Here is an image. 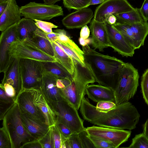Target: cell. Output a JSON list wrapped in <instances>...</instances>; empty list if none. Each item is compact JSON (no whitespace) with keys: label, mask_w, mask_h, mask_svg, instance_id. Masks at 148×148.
I'll return each mask as SVG.
<instances>
[{"label":"cell","mask_w":148,"mask_h":148,"mask_svg":"<svg viewBox=\"0 0 148 148\" xmlns=\"http://www.w3.org/2000/svg\"><path fill=\"white\" fill-rule=\"evenodd\" d=\"M8 3H0V15L5 10Z\"/></svg>","instance_id":"cell-53"},{"label":"cell","mask_w":148,"mask_h":148,"mask_svg":"<svg viewBox=\"0 0 148 148\" xmlns=\"http://www.w3.org/2000/svg\"><path fill=\"white\" fill-rule=\"evenodd\" d=\"M15 101L14 99L6 94L2 87L0 86V102L12 104Z\"/></svg>","instance_id":"cell-43"},{"label":"cell","mask_w":148,"mask_h":148,"mask_svg":"<svg viewBox=\"0 0 148 148\" xmlns=\"http://www.w3.org/2000/svg\"><path fill=\"white\" fill-rule=\"evenodd\" d=\"M90 0H63L64 6L68 10H76L89 6Z\"/></svg>","instance_id":"cell-30"},{"label":"cell","mask_w":148,"mask_h":148,"mask_svg":"<svg viewBox=\"0 0 148 148\" xmlns=\"http://www.w3.org/2000/svg\"><path fill=\"white\" fill-rule=\"evenodd\" d=\"M16 101L21 112L46 123L44 116L34 104L32 88L23 89L17 96Z\"/></svg>","instance_id":"cell-17"},{"label":"cell","mask_w":148,"mask_h":148,"mask_svg":"<svg viewBox=\"0 0 148 148\" xmlns=\"http://www.w3.org/2000/svg\"><path fill=\"white\" fill-rule=\"evenodd\" d=\"M80 112L83 119L95 125L131 130L136 127L140 115L136 107L128 101L116 105L107 113L99 112L85 97L83 98Z\"/></svg>","instance_id":"cell-1"},{"label":"cell","mask_w":148,"mask_h":148,"mask_svg":"<svg viewBox=\"0 0 148 148\" xmlns=\"http://www.w3.org/2000/svg\"><path fill=\"white\" fill-rule=\"evenodd\" d=\"M0 86L4 89L5 92L8 96L16 101L17 97L16 92L15 88L12 85L7 83H5L3 85L1 84Z\"/></svg>","instance_id":"cell-42"},{"label":"cell","mask_w":148,"mask_h":148,"mask_svg":"<svg viewBox=\"0 0 148 148\" xmlns=\"http://www.w3.org/2000/svg\"><path fill=\"white\" fill-rule=\"evenodd\" d=\"M88 136L96 148H115L114 145L111 142L88 134Z\"/></svg>","instance_id":"cell-33"},{"label":"cell","mask_w":148,"mask_h":148,"mask_svg":"<svg viewBox=\"0 0 148 148\" xmlns=\"http://www.w3.org/2000/svg\"><path fill=\"white\" fill-rule=\"evenodd\" d=\"M84 62L90 69L99 84L114 91L119 72L125 62L108 55H105L91 48L88 45L82 46Z\"/></svg>","instance_id":"cell-2"},{"label":"cell","mask_w":148,"mask_h":148,"mask_svg":"<svg viewBox=\"0 0 148 148\" xmlns=\"http://www.w3.org/2000/svg\"><path fill=\"white\" fill-rule=\"evenodd\" d=\"M116 17V22L131 24L145 21L139 8H135L132 11L114 14Z\"/></svg>","instance_id":"cell-28"},{"label":"cell","mask_w":148,"mask_h":148,"mask_svg":"<svg viewBox=\"0 0 148 148\" xmlns=\"http://www.w3.org/2000/svg\"><path fill=\"white\" fill-rule=\"evenodd\" d=\"M51 42L53 48L54 57L56 61L61 64L71 75H73L74 71L73 58L67 54L55 42Z\"/></svg>","instance_id":"cell-27"},{"label":"cell","mask_w":148,"mask_h":148,"mask_svg":"<svg viewBox=\"0 0 148 148\" xmlns=\"http://www.w3.org/2000/svg\"><path fill=\"white\" fill-rule=\"evenodd\" d=\"M125 37L135 50L144 45L148 35L147 21L131 24L116 22L112 25Z\"/></svg>","instance_id":"cell-8"},{"label":"cell","mask_w":148,"mask_h":148,"mask_svg":"<svg viewBox=\"0 0 148 148\" xmlns=\"http://www.w3.org/2000/svg\"><path fill=\"white\" fill-rule=\"evenodd\" d=\"M47 38L51 41H55L57 39L58 34L57 33L53 32L50 33H46Z\"/></svg>","instance_id":"cell-48"},{"label":"cell","mask_w":148,"mask_h":148,"mask_svg":"<svg viewBox=\"0 0 148 148\" xmlns=\"http://www.w3.org/2000/svg\"><path fill=\"white\" fill-rule=\"evenodd\" d=\"M74 71L73 79L61 78L64 86L61 89L63 99L69 102L77 110L79 109L82 99L86 95V86L95 82L88 66H83L73 58Z\"/></svg>","instance_id":"cell-3"},{"label":"cell","mask_w":148,"mask_h":148,"mask_svg":"<svg viewBox=\"0 0 148 148\" xmlns=\"http://www.w3.org/2000/svg\"><path fill=\"white\" fill-rule=\"evenodd\" d=\"M2 120L3 126L10 139L11 148H21L24 144L36 140L28 132L23 125L16 101L8 110Z\"/></svg>","instance_id":"cell-4"},{"label":"cell","mask_w":148,"mask_h":148,"mask_svg":"<svg viewBox=\"0 0 148 148\" xmlns=\"http://www.w3.org/2000/svg\"><path fill=\"white\" fill-rule=\"evenodd\" d=\"M54 142V148H61L62 137L56 124L53 126Z\"/></svg>","instance_id":"cell-39"},{"label":"cell","mask_w":148,"mask_h":148,"mask_svg":"<svg viewBox=\"0 0 148 148\" xmlns=\"http://www.w3.org/2000/svg\"><path fill=\"white\" fill-rule=\"evenodd\" d=\"M44 3L48 5H54V4L61 0H43Z\"/></svg>","instance_id":"cell-52"},{"label":"cell","mask_w":148,"mask_h":148,"mask_svg":"<svg viewBox=\"0 0 148 148\" xmlns=\"http://www.w3.org/2000/svg\"><path fill=\"white\" fill-rule=\"evenodd\" d=\"M53 109L57 116L56 123L65 125L73 133H79L85 129L78 110L65 99L58 101Z\"/></svg>","instance_id":"cell-6"},{"label":"cell","mask_w":148,"mask_h":148,"mask_svg":"<svg viewBox=\"0 0 148 148\" xmlns=\"http://www.w3.org/2000/svg\"><path fill=\"white\" fill-rule=\"evenodd\" d=\"M56 124L61 133L62 139L68 138L73 133L64 124L59 123H56Z\"/></svg>","instance_id":"cell-41"},{"label":"cell","mask_w":148,"mask_h":148,"mask_svg":"<svg viewBox=\"0 0 148 148\" xmlns=\"http://www.w3.org/2000/svg\"><path fill=\"white\" fill-rule=\"evenodd\" d=\"M3 73V78L1 84L3 85L7 83L12 85L16 91L17 97L23 89L20 59L11 57Z\"/></svg>","instance_id":"cell-16"},{"label":"cell","mask_w":148,"mask_h":148,"mask_svg":"<svg viewBox=\"0 0 148 148\" xmlns=\"http://www.w3.org/2000/svg\"><path fill=\"white\" fill-rule=\"evenodd\" d=\"M108 33L110 47L123 57H132L135 49L123 36L112 25L104 22Z\"/></svg>","instance_id":"cell-15"},{"label":"cell","mask_w":148,"mask_h":148,"mask_svg":"<svg viewBox=\"0 0 148 148\" xmlns=\"http://www.w3.org/2000/svg\"><path fill=\"white\" fill-rule=\"evenodd\" d=\"M34 21L37 27L46 33H50L53 32L52 28H56L58 27L50 22L37 20H35Z\"/></svg>","instance_id":"cell-37"},{"label":"cell","mask_w":148,"mask_h":148,"mask_svg":"<svg viewBox=\"0 0 148 148\" xmlns=\"http://www.w3.org/2000/svg\"><path fill=\"white\" fill-rule=\"evenodd\" d=\"M21 148H42V147L39 140H36L24 144Z\"/></svg>","instance_id":"cell-45"},{"label":"cell","mask_w":148,"mask_h":148,"mask_svg":"<svg viewBox=\"0 0 148 148\" xmlns=\"http://www.w3.org/2000/svg\"><path fill=\"white\" fill-rule=\"evenodd\" d=\"M20 11L24 18L34 20H49L63 15L61 6L57 5H48L45 3L30 2L21 6Z\"/></svg>","instance_id":"cell-7"},{"label":"cell","mask_w":148,"mask_h":148,"mask_svg":"<svg viewBox=\"0 0 148 148\" xmlns=\"http://www.w3.org/2000/svg\"><path fill=\"white\" fill-rule=\"evenodd\" d=\"M20 112L21 119L23 125L28 132L36 140H38L47 132L49 127L46 123L33 118L25 112Z\"/></svg>","instance_id":"cell-22"},{"label":"cell","mask_w":148,"mask_h":148,"mask_svg":"<svg viewBox=\"0 0 148 148\" xmlns=\"http://www.w3.org/2000/svg\"><path fill=\"white\" fill-rule=\"evenodd\" d=\"M68 139L71 148H82L78 133H73Z\"/></svg>","instance_id":"cell-40"},{"label":"cell","mask_w":148,"mask_h":148,"mask_svg":"<svg viewBox=\"0 0 148 148\" xmlns=\"http://www.w3.org/2000/svg\"><path fill=\"white\" fill-rule=\"evenodd\" d=\"M54 57L53 48L51 42L46 36V33L38 28L30 38L22 41Z\"/></svg>","instance_id":"cell-25"},{"label":"cell","mask_w":148,"mask_h":148,"mask_svg":"<svg viewBox=\"0 0 148 148\" xmlns=\"http://www.w3.org/2000/svg\"><path fill=\"white\" fill-rule=\"evenodd\" d=\"M105 0H90L89 4V6L90 5L101 4Z\"/></svg>","instance_id":"cell-51"},{"label":"cell","mask_w":148,"mask_h":148,"mask_svg":"<svg viewBox=\"0 0 148 148\" xmlns=\"http://www.w3.org/2000/svg\"><path fill=\"white\" fill-rule=\"evenodd\" d=\"M116 103L109 101H103L97 102L96 106V110L100 112L107 113L115 108Z\"/></svg>","instance_id":"cell-35"},{"label":"cell","mask_w":148,"mask_h":148,"mask_svg":"<svg viewBox=\"0 0 148 148\" xmlns=\"http://www.w3.org/2000/svg\"><path fill=\"white\" fill-rule=\"evenodd\" d=\"M140 12L145 20H148V0H144L141 7L139 8Z\"/></svg>","instance_id":"cell-44"},{"label":"cell","mask_w":148,"mask_h":148,"mask_svg":"<svg viewBox=\"0 0 148 148\" xmlns=\"http://www.w3.org/2000/svg\"><path fill=\"white\" fill-rule=\"evenodd\" d=\"M42 148H54L53 126L49 127L46 134L38 140Z\"/></svg>","instance_id":"cell-31"},{"label":"cell","mask_w":148,"mask_h":148,"mask_svg":"<svg viewBox=\"0 0 148 148\" xmlns=\"http://www.w3.org/2000/svg\"><path fill=\"white\" fill-rule=\"evenodd\" d=\"M128 148H148V139L143 132L136 135Z\"/></svg>","instance_id":"cell-32"},{"label":"cell","mask_w":148,"mask_h":148,"mask_svg":"<svg viewBox=\"0 0 148 148\" xmlns=\"http://www.w3.org/2000/svg\"><path fill=\"white\" fill-rule=\"evenodd\" d=\"M44 70L58 76L60 78L73 79V75L61 64L56 62H42Z\"/></svg>","instance_id":"cell-29"},{"label":"cell","mask_w":148,"mask_h":148,"mask_svg":"<svg viewBox=\"0 0 148 148\" xmlns=\"http://www.w3.org/2000/svg\"><path fill=\"white\" fill-rule=\"evenodd\" d=\"M141 80V87L143 97L148 106V68L143 74Z\"/></svg>","instance_id":"cell-34"},{"label":"cell","mask_w":148,"mask_h":148,"mask_svg":"<svg viewBox=\"0 0 148 148\" xmlns=\"http://www.w3.org/2000/svg\"><path fill=\"white\" fill-rule=\"evenodd\" d=\"M89 29L91 34V44L94 49L103 51L105 48L110 47L104 22L97 21L93 18L90 22Z\"/></svg>","instance_id":"cell-19"},{"label":"cell","mask_w":148,"mask_h":148,"mask_svg":"<svg viewBox=\"0 0 148 148\" xmlns=\"http://www.w3.org/2000/svg\"><path fill=\"white\" fill-rule=\"evenodd\" d=\"M93 16L92 10L87 8L68 14L62 19V22L67 29L79 28L90 23Z\"/></svg>","instance_id":"cell-20"},{"label":"cell","mask_w":148,"mask_h":148,"mask_svg":"<svg viewBox=\"0 0 148 148\" xmlns=\"http://www.w3.org/2000/svg\"><path fill=\"white\" fill-rule=\"evenodd\" d=\"M135 8L127 0H105L96 9L93 19L104 22L110 14L132 11Z\"/></svg>","instance_id":"cell-12"},{"label":"cell","mask_w":148,"mask_h":148,"mask_svg":"<svg viewBox=\"0 0 148 148\" xmlns=\"http://www.w3.org/2000/svg\"><path fill=\"white\" fill-rule=\"evenodd\" d=\"M78 135L82 143V148H96L94 145L88 137V134L85 129L79 133Z\"/></svg>","instance_id":"cell-38"},{"label":"cell","mask_w":148,"mask_h":148,"mask_svg":"<svg viewBox=\"0 0 148 148\" xmlns=\"http://www.w3.org/2000/svg\"><path fill=\"white\" fill-rule=\"evenodd\" d=\"M18 23L2 32L0 38V72H4L9 62L10 47L14 42L18 40Z\"/></svg>","instance_id":"cell-14"},{"label":"cell","mask_w":148,"mask_h":148,"mask_svg":"<svg viewBox=\"0 0 148 148\" xmlns=\"http://www.w3.org/2000/svg\"><path fill=\"white\" fill-rule=\"evenodd\" d=\"M20 62L23 89H40L44 71L42 62L29 59H20Z\"/></svg>","instance_id":"cell-9"},{"label":"cell","mask_w":148,"mask_h":148,"mask_svg":"<svg viewBox=\"0 0 148 148\" xmlns=\"http://www.w3.org/2000/svg\"><path fill=\"white\" fill-rule=\"evenodd\" d=\"M116 18L114 14H110L108 18L107 21L111 25L115 24L116 22Z\"/></svg>","instance_id":"cell-49"},{"label":"cell","mask_w":148,"mask_h":148,"mask_svg":"<svg viewBox=\"0 0 148 148\" xmlns=\"http://www.w3.org/2000/svg\"><path fill=\"white\" fill-rule=\"evenodd\" d=\"M0 148H11L9 136L3 126L0 129Z\"/></svg>","instance_id":"cell-36"},{"label":"cell","mask_w":148,"mask_h":148,"mask_svg":"<svg viewBox=\"0 0 148 148\" xmlns=\"http://www.w3.org/2000/svg\"><path fill=\"white\" fill-rule=\"evenodd\" d=\"M79 44L82 46H85L87 45L90 43L91 44V38H88L86 39H84L82 38L79 37Z\"/></svg>","instance_id":"cell-47"},{"label":"cell","mask_w":148,"mask_h":148,"mask_svg":"<svg viewBox=\"0 0 148 148\" xmlns=\"http://www.w3.org/2000/svg\"><path fill=\"white\" fill-rule=\"evenodd\" d=\"M87 133L112 143L118 148L128 140L131 131L124 129L93 125L85 128Z\"/></svg>","instance_id":"cell-11"},{"label":"cell","mask_w":148,"mask_h":148,"mask_svg":"<svg viewBox=\"0 0 148 148\" xmlns=\"http://www.w3.org/2000/svg\"><path fill=\"white\" fill-rule=\"evenodd\" d=\"M9 0H0V3H8Z\"/></svg>","instance_id":"cell-54"},{"label":"cell","mask_w":148,"mask_h":148,"mask_svg":"<svg viewBox=\"0 0 148 148\" xmlns=\"http://www.w3.org/2000/svg\"><path fill=\"white\" fill-rule=\"evenodd\" d=\"M90 32V29L87 25L83 26L82 28L80 31V37L84 39L88 38L89 36Z\"/></svg>","instance_id":"cell-46"},{"label":"cell","mask_w":148,"mask_h":148,"mask_svg":"<svg viewBox=\"0 0 148 148\" xmlns=\"http://www.w3.org/2000/svg\"><path fill=\"white\" fill-rule=\"evenodd\" d=\"M20 8L16 0H9L3 12L0 15V30L2 32L21 19Z\"/></svg>","instance_id":"cell-23"},{"label":"cell","mask_w":148,"mask_h":148,"mask_svg":"<svg viewBox=\"0 0 148 148\" xmlns=\"http://www.w3.org/2000/svg\"><path fill=\"white\" fill-rule=\"evenodd\" d=\"M85 93L89 98L96 102L109 101L116 103L114 91L106 86L99 84L88 85Z\"/></svg>","instance_id":"cell-24"},{"label":"cell","mask_w":148,"mask_h":148,"mask_svg":"<svg viewBox=\"0 0 148 148\" xmlns=\"http://www.w3.org/2000/svg\"><path fill=\"white\" fill-rule=\"evenodd\" d=\"M59 78L57 76L44 69L40 90L53 110L56 103L63 99L61 90L57 85Z\"/></svg>","instance_id":"cell-13"},{"label":"cell","mask_w":148,"mask_h":148,"mask_svg":"<svg viewBox=\"0 0 148 148\" xmlns=\"http://www.w3.org/2000/svg\"><path fill=\"white\" fill-rule=\"evenodd\" d=\"M143 133L148 139V118L143 125Z\"/></svg>","instance_id":"cell-50"},{"label":"cell","mask_w":148,"mask_h":148,"mask_svg":"<svg viewBox=\"0 0 148 148\" xmlns=\"http://www.w3.org/2000/svg\"><path fill=\"white\" fill-rule=\"evenodd\" d=\"M138 70L130 63H125L120 70L114 91L116 105L129 101L135 94L139 85Z\"/></svg>","instance_id":"cell-5"},{"label":"cell","mask_w":148,"mask_h":148,"mask_svg":"<svg viewBox=\"0 0 148 148\" xmlns=\"http://www.w3.org/2000/svg\"><path fill=\"white\" fill-rule=\"evenodd\" d=\"M56 32L58 36L57 39L54 42L73 58L77 60L83 66H85L83 51L67 36L66 32L64 30L58 29Z\"/></svg>","instance_id":"cell-18"},{"label":"cell","mask_w":148,"mask_h":148,"mask_svg":"<svg viewBox=\"0 0 148 148\" xmlns=\"http://www.w3.org/2000/svg\"><path fill=\"white\" fill-rule=\"evenodd\" d=\"M9 54L11 57L20 59H29L42 62H56L54 57L23 41L17 40L10 45Z\"/></svg>","instance_id":"cell-10"},{"label":"cell","mask_w":148,"mask_h":148,"mask_svg":"<svg viewBox=\"0 0 148 148\" xmlns=\"http://www.w3.org/2000/svg\"><path fill=\"white\" fill-rule=\"evenodd\" d=\"M32 19L23 18L18 23L17 35L18 40L23 41L31 38L38 28Z\"/></svg>","instance_id":"cell-26"},{"label":"cell","mask_w":148,"mask_h":148,"mask_svg":"<svg viewBox=\"0 0 148 148\" xmlns=\"http://www.w3.org/2000/svg\"><path fill=\"white\" fill-rule=\"evenodd\" d=\"M34 101L44 116L46 123L49 127L56 124V113L45 98L39 89L32 88Z\"/></svg>","instance_id":"cell-21"}]
</instances>
